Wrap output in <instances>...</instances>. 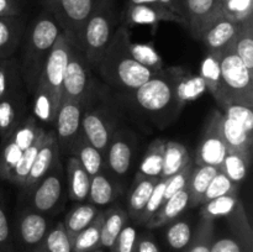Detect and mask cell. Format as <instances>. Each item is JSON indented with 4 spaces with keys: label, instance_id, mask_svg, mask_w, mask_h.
<instances>
[{
    "label": "cell",
    "instance_id": "21",
    "mask_svg": "<svg viewBox=\"0 0 253 252\" xmlns=\"http://www.w3.org/2000/svg\"><path fill=\"white\" fill-rule=\"evenodd\" d=\"M239 22L221 12L203 32L199 41L207 46L208 52L221 51L226 48L234 40L239 29Z\"/></svg>",
    "mask_w": 253,
    "mask_h": 252
},
{
    "label": "cell",
    "instance_id": "43",
    "mask_svg": "<svg viewBox=\"0 0 253 252\" xmlns=\"http://www.w3.org/2000/svg\"><path fill=\"white\" fill-rule=\"evenodd\" d=\"M128 47H130V52L133 58L146 68L151 69L156 73L165 68L162 58L158 54L157 49L155 48V44L152 42H150V43H133L131 41Z\"/></svg>",
    "mask_w": 253,
    "mask_h": 252
},
{
    "label": "cell",
    "instance_id": "19",
    "mask_svg": "<svg viewBox=\"0 0 253 252\" xmlns=\"http://www.w3.org/2000/svg\"><path fill=\"white\" fill-rule=\"evenodd\" d=\"M49 227L51 226L47 215L34 209H27L20 212L15 224L16 236L20 244L31 252L42 241Z\"/></svg>",
    "mask_w": 253,
    "mask_h": 252
},
{
    "label": "cell",
    "instance_id": "5",
    "mask_svg": "<svg viewBox=\"0 0 253 252\" xmlns=\"http://www.w3.org/2000/svg\"><path fill=\"white\" fill-rule=\"evenodd\" d=\"M212 53L219 61L221 74V86L212 96L227 95L253 104V73L235 53L232 47L229 44L226 48Z\"/></svg>",
    "mask_w": 253,
    "mask_h": 252
},
{
    "label": "cell",
    "instance_id": "30",
    "mask_svg": "<svg viewBox=\"0 0 253 252\" xmlns=\"http://www.w3.org/2000/svg\"><path fill=\"white\" fill-rule=\"evenodd\" d=\"M25 89L26 85L17 57L0 59V100Z\"/></svg>",
    "mask_w": 253,
    "mask_h": 252
},
{
    "label": "cell",
    "instance_id": "14",
    "mask_svg": "<svg viewBox=\"0 0 253 252\" xmlns=\"http://www.w3.org/2000/svg\"><path fill=\"white\" fill-rule=\"evenodd\" d=\"M82 135L93 147L105 152L109 142L118 130L116 119L105 106L88 108L82 115Z\"/></svg>",
    "mask_w": 253,
    "mask_h": 252
},
{
    "label": "cell",
    "instance_id": "56",
    "mask_svg": "<svg viewBox=\"0 0 253 252\" xmlns=\"http://www.w3.org/2000/svg\"><path fill=\"white\" fill-rule=\"evenodd\" d=\"M91 252H105V251H104V249H99V250H95V251H91Z\"/></svg>",
    "mask_w": 253,
    "mask_h": 252
},
{
    "label": "cell",
    "instance_id": "41",
    "mask_svg": "<svg viewBox=\"0 0 253 252\" xmlns=\"http://www.w3.org/2000/svg\"><path fill=\"white\" fill-rule=\"evenodd\" d=\"M208 91L207 84L199 74H190L187 71L182 76L177 84V104L180 109L188 101H193L199 98L203 93Z\"/></svg>",
    "mask_w": 253,
    "mask_h": 252
},
{
    "label": "cell",
    "instance_id": "38",
    "mask_svg": "<svg viewBox=\"0 0 253 252\" xmlns=\"http://www.w3.org/2000/svg\"><path fill=\"white\" fill-rule=\"evenodd\" d=\"M101 224H103V211L81 232L72 239V252H91L101 249Z\"/></svg>",
    "mask_w": 253,
    "mask_h": 252
},
{
    "label": "cell",
    "instance_id": "55",
    "mask_svg": "<svg viewBox=\"0 0 253 252\" xmlns=\"http://www.w3.org/2000/svg\"><path fill=\"white\" fill-rule=\"evenodd\" d=\"M127 4L131 5H156V4H160L158 0H126Z\"/></svg>",
    "mask_w": 253,
    "mask_h": 252
},
{
    "label": "cell",
    "instance_id": "1",
    "mask_svg": "<svg viewBox=\"0 0 253 252\" xmlns=\"http://www.w3.org/2000/svg\"><path fill=\"white\" fill-rule=\"evenodd\" d=\"M130 42V29L120 25L108 48L93 67L106 84L121 93L136 90L156 74L133 58L128 47Z\"/></svg>",
    "mask_w": 253,
    "mask_h": 252
},
{
    "label": "cell",
    "instance_id": "47",
    "mask_svg": "<svg viewBox=\"0 0 253 252\" xmlns=\"http://www.w3.org/2000/svg\"><path fill=\"white\" fill-rule=\"evenodd\" d=\"M237 190H239V184L232 182L224 173L219 170L216 175L212 178L211 182H210L209 187L205 190L204 195H203L202 204L209 202V200L215 199V198L224 197V195L231 194V193H237Z\"/></svg>",
    "mask_w": 253,
    "mask_h": 252
},
{
    "label": "cell",
    "instance_id": "16",
    "mask_svg": "<svg viewBox=\"0 0 253 252\" xmlns=\"http://www.w3.org/2000/svg\"><path fill=\"white\" fill-rule=\"evenodd\" d=\"M29 91H17L0 100V140H6L31 114Z\"/></svg>",
    "mask_w": 253,
    "mask_h": 252
},
{
    "label": "cell",
    "instance_id": "42",
    "mask_svg": "<svg viewBox=\"0 0 253 252\" xmlns=\"http://www.w3.org/2000/svg\"><path fill=\"white\" fill-rule=\"evenodd\" d=\"M239 203L240 199L237 193H231V194L209 200V202L200 205L202 219L214 221V220L219 219V217H226L227 215H230L234 211Z\"/></svg>",
    "mask_w": 253,
    "mask_h": 252
},
{
    "label": "cell",
    "instance_id": "36",
    "mask_svg": "<svg viewBox=\"0 0 253 252\" xmlns=\"http://www.w3.org/2000/svg\"><path fill=\"white\" fill-rule=\"evenodd\" d=\"M71 156H76L78 158L81 165L90 177L98 174L104 169V153L93 147L83 135H81L74 145Z\"/></svg>",
    "mask_w": 253,
    "mask_h": 252
},
{
    "label": "cell",
    "instance_id": "12",
    "mask_svg": "<svg viewBox=\"0 0 253 252\" xmlns=\"http://www.w3.org/2000/svg\"><path fill=\"white\" fill-rule=\"evenodd\" d=\"M229 236L212 240L210 252H253V231L246 210L240 202L226 217Z\"/></svg>",
    "mask_w": 253,
    "mask_h": 252
},
{
    "label": "cell",
    "instance_id": "40",
    "mask_svg": "<svg viewBox=\"0 0 253 252\" xmlns=\"http://www.w3.org/2000/svg\"><path fill=\"white\" fill-rule=\"evenodd\" d=\"M32 252H72V240L63 224L58 222L49 227L42 241Z\"/></svg>",
    "mask_w": 253,
    "mask_h": 252
},
{
    "label": "cell",
    "instance_id": "28",
    "mask_svg": "<svg viewBox=\"0 0 253 252\" xmlns=\"http://www.w3.org/2000/svg\"><path fill=\"white\" fill-rule=\"evenodd\" d=\"M214 99L219 106L217 110L220 113L239 123L250 132H253V104L227 95H217Z\"/></svg>",
    "mask_w": 253,
    "mask_h": 252
},
{
    "label": "cell",
    "instance_id": "25",
    "mask_svg": "<svg viewBox=\"0 0 253 252\" xmlns=\"http://www.w3.org/2000/svg\"><path fill=\"white\" fill-rule=\"evenodd\" d=\"M188 208H189V192L187 188H184L168 198L158 209V211L146 222L145 226L153 230L168 225L169 222L177 220Z\"/></svg>",
    "mask_w": 253,
    "mask_h": 252
},
{
    "label": "cell",
    "instance_id": "37",
    "mask_svg": "<svg viewBox=\"0 0 253 252\" xmlns=\"http://www.w3.org/2000/svg\"><path fill=\"white\" fill-rule=\"evenodd\" d=\"M44 135H46V130L43 127H41L39 135L36 136L34 142L26 148L22 156L20 157L19 162L16 163V166L12 169L11 174L9 177V182H11L12 184L17 185L20 188H24L25 182H26V178L29 175L30 169L32 167V163H34L35 158H36L37 152H39L40 147H41L42 142H43Z\"/></svg>",
    "mask_w": 253,
    "mask_h": 252
},
{
    "label": "cell",
    "instance_id": "53",
    "mask_svg": "<svg viewBox=\"0 0 253 252\" xmlns=\"http://www.w3.org/2000/svg\"><path fill=\"white\" fill-rule=\"evenodd\" d=\"M135 252H161L157 242L150 235H138Z\"/></svg>",
    "mask_w": 253,
    "mask_h": 252
},
{
    "label": "cell",
    "instance_id": "24",
    "mask_svg": "<svg viewBox=\"0 0 253 252\" xmlns=\"http://www.w3.org/2000/svg\"><path fill=\"white\" fill-rule=\"evenodd\" d=\"M64 172H66L67 195L69 199L78 203L88 200L90 175L86 173L76 156L67 157Z\"/></svg>",
    "mask_w": 253,
    "mask_h": 252
},
{
    "label": "cell",
    "instance_id": "32",
    "mask_svg": "<svg viewBox=\"0 0 253 252\" xmlns=\"http://www.w3.org/2000/svg\"><path fill=\"white\" fill-rule=\"evenodd\" d=\"M100 212L99 208L95 205L90 204L89 202H82L78 205L72 208L67 215L64 216V220L62 221L67 234L69 235L71 240L76 236L78 232L85 229Z\"/></svg>",
    "mask_w": 253,
    "mask_h": 252
},
{
    "label": "cell",
    "instance_id": "20",
    "mask_svg": "<svg viewBox=\"0 0 253 252\" xmlns=\"http://www.w3.org/2000/svg\"><path fill=\"white\" fill-rule=\"evenodd\" d=\"M58 153L59 150L58 145H57L56 133H54L53 130L46 131L43 142H42L41 147L37 152V156L35 158L34 163H32V167L30 169L29 175H27L24 188H22L27 194H30L34 190V188L39 184L40 180L47 174Z\"/></svg>",
    "mask_w": 253,
    "mask_h": 252
},
{
    "label": "cell",
    "instance_id": "26",
    "mask_svg": "<svg viewBox=\"0 0 253 252\" xmlns=\"http://www.w3.org/2000/svg\"><path fill=\"white\" fill-rule=\"evenodd\" d=\"M121 185L105 170H101L98 174L90 177L89 185L88 202L96 208L110 205L120 195Z\"/></svg>",
    "mask_w": 253,
    "mask_h": 252
},
{
    "label": "cell",
    "instance_id": "50",
    "mask_svg": "<svg viewBox=\"0 0 253 252\" xmlns=\"http://www.w3.org/2000/svg\"><path fill=\"white\" fill-rule=\"evenodd\" d=\"M138 232L135 226L126 224L119 236L116 237L110 252H135L136 244H137Z\"/></svg>",
    "mask_w": 253,
    "mask_h": 252
},
{
    "label": "cell",
    "instance_id": "22",
    "mask_svg": "<svg viewBox=\"0 0 253 252\" xmlns=\"http://www.w3.org/2000/svg\"><path fill=\"white\" fill-rule=\"evenodd\" d=\"M25 30L26 24L22 15L0 16V59L16 56Z\"/></svg>",
    "mask_w": 253,
    "mask_h": 252
},
{
    "label": "cell",
    "instance_id": "34",
    "mask_svg": "<svg viewBox=\"0 0 253 252\" xmlns=\"http://www.w3.org/2000/svg\"><path fill=\"white\" fill-rule=\"evenodd\" d=\"M165 146L166 140L163 138H155L150 143L140 166H138V170L135 177L158 178L160 179L163 168Z\"/></svg>",
    "mask_w": 253,
    "mask_h": 252
},
{
    "label": "cell",
    "instance_id": "7",
    "mask_svg": "<svg viewBox=\"0 0 253 252\" xmlns=\"http://www.w3.org/2000/svg\"><path fill=\"white\" fill-rule=\"evenodd\" d=\"M31 209L49 215L63 208L67 198V183L61 155H57L47 174L39 182L31 193Z\"/></svg>",
    "mask_w": 253,
    "mask_h": 252
},
{
    "label": "cell",
    "instance_id": "48",
    "mask_svg": "<svg viewBox=\"0 0 253 252\" xmlns=\"http://www.w3.org/2000/svg\"><path fill=\"white\" fill-rule=\"evenodd\" d=\"M165 188H166V178H161L155 185L152 194H151L150 199H148L147 204H146L145 210H143L142 215H141L140 220L137 224L146 225V222L158 211L162 204L165 203Z\"/></svg>",
    "mask_w": 253,
    "mask_h": 252
},
{
    "label": "cell",
    "instance_id": "54",
    "mask_svg": "<svg viewBox=\"0 0 253 252\" xmlns=\"http://www.w3.org/2000/svg\"><path fill=\"white\" fill-rule=\"evenodd\" d=\"M158 1L184 20V0H158Z\"/></svg>",
    "mask_w": 253,
    "mask_h": 252
},
{
    "label": "cell",
    "instance_id": "10",
    "mask_svg": "<svg viewBox=\"0 0 253 252\" xmlns=\"http://www.w3.org/2000/svg\"><path fill=\"white\" fill-rule=\"evenodd\" d=\"M42 126L30 114L26 120L1 142L0 147V179L7 180L22 153L35 141Z\"/></svg>",
    "mask_w": 253,
    "mask_h": 252
},
{
    "label": "cell",
    "instance_id": "49",
    "mask_svg": "<svg viewBox=\"0 0 253 252\" xmlns=\"http://www.w3.org/2000/svg\"><path fill=\"white\" fill-rule=\"evenodd\" d=\"M194 161H190L182 170L175 173L174 175L169 178H166V188H165V202L178 193L179 190L187 188L188 182H189L190 174H192L193 169H194Z\"/></svg>",
    "mask_w": 253,
    "mask_h": 252
},
{
    "label": "cell",
    "instance_id": "18",
    "mask_svg": "<svg viewBox=\"0 0 253 252\" xmlns=\"http://www.w3.org/2000/svg\"><path fill=\"white\" fill-rule=\"evenodd\" d=\"M177 22L184 26V20L175 15L162 4L156 5H131L127 4L126 9L121 12V25L126 27L137 25H150L156 27L160 22Z\"/></svg>",
    "mask_w": 253,
    "mask_h": 252
},
{
    "label": "cell",
    "instance_id": "51",
    "mask_svg": "<svg viewBox=\"0 0 253 252\" xmlns=\"http://www.w3.org/2000/svg\"><path fill=\"white\" fill-rule=\"evenodd\" d=\"M0 252H16L12 244L9 219L1 203H0Z\"/></svg>",
    "mask_w": 253,
    "mask_h": 252
},
{
    "label": "cell",
    "instance_id": "35",
    "mask_svg": "<svg viewBox=\"0 0 253 252\" xmlns=\"http://www.w3.org/2000/svg\"><path fill=\"white\" fill-rule=\"evenodd\" d=\"M192 161L187 147L177 141H166L161 178H169L182 170Z\"/></svg>",
    "mask_w": 253,
    "mask_h": 252
},
{
    "label": "cell",
    "instance_id": "33",
    "mask_svg": "<svg viewBox=\"0 0 253 252\" xmlns=\"http://www.w3.org/2000/svg\"><path fill=\"white\" fill-rule=\"evenodd\" d=\"M217 172L219 168L214 166H194L187 184V189L189 192V208L200 207L203 195Z\"/></svg>",
    "mask_w": 253,
    "mask_h": 252
},
{
    "label": "cell",
    "instance_id": "39",
    "mask_svg": "<svg viewBox=\"0 0 253 252\" xmlns=\"http://www.w3.org/2000/svg\"><path fill=\"white\" fill-rule=\"evenodd\" d=\"M251 156L252 155H247V153L227 150L226 156H225L219 170L224 173L232 182L239 184L240 182L246 179L250 163H251Z\"/></svg>",
    "mask_w": 253,
    "mask_h": 252
},
{
    "label": "cell",
    "instance_id": "6",
    "mask_svg": "<svg viewBox=\"0 0 253 252\" xmlns=\"http://www.w3.org/2000/svg\"><path fill=\"white\" fill-rule=\"evenodd\" d=\"M94 90L93 67L84 56L83 51L72 40L68 61L64 72L62 99L77 101L85 109L89 108Z\"/></svg>",
    "mask_w": 253,
    "mask_h": 252
},
{
    "label": "cell",
    "instance_id": "13",
    "mask_svg": "<svg viewBox=\"0 0 253 252\" xmlns=\"http://www.w3.org/2000/svg\"><path fill=\"white\" fill-rule=\"evenodd\" d=\"M84 108L77 101L62 99L54 120V133H56L57 145L59 155L71 156L74 145L81 137V123Z\"/></svg>",
    "mask_w": 253,
    "mask_h": 252
},
{
    "label": "cell",
    "instance_id": "8",
    "mask_svg": "<svg viewBox=\"0 0 253 252\" xmlns=\"http://www.w3.org/2000/svg\"><path fill=\"white\" fill-rule=\"evenodd\" d=\"M44 11L57 21L62 31L68 34L76 46L81 44L82 34L99 0H41Z\"/></svg>",
    "mask_w": 253,
    "mask_h": 252
},
{
    "label": "cell",
    "instance_id": "11",
    "mask_svg": "<svg viewBox=\"0 0 253 252\" xmlns=\"http://www.w3.org/2000/svg\"><path fill=\"white\" fill-rule=\"evenodd\" d=\"M135 137L124 128H118L104 152V170L120 183L130 174L135 157Z\"/></svg>",
    "mask_w": 253,
    "mask_h": 252
},
{
    "label": "cell",
    "instance_id": "15",
    "mask_svg": "<svg viewBox=\"0 0 253 252\" xmlns=\"http://www.w3.org/2000/svg\"><path fill=\"white\" fill-rule=\"evenodd\" d=\"M226 153L227 146L219 131L215 110L205 125V131L198 146L194 163L198 166H214L220 168Z\"/></svg>",
    "mask_w": 253,
    "mask_h": 252
},
{
    "label": "cell",
    "instance_id": "31",
    "mask_svg": "<svg viewBox=\"0 0 253 252\" xmlns=\"http://www.w3.org/2000/svg\"><path fill=\"white\" fill-rule=\"evenodd\" d=\"M230 46L253 73V15L239 22V29Z\"/></svg>",
    "mask_w": 253,
    "mask_h": 252
},
{
    "label": "cell",
    "instance_id": "2",
    "mask_svg": "<svg viewBox=\"0 0 253 252\" xmlns=\"http://www.w3.org/2000/svg\"><path fill=\"white\" fill-rule=\"evenodd\" d=\"M62 29L47 11H42L26 26L19 48V63L29 93H34L44 63ZM17 52V53H19Z\"/></svg>",
    "mask_w": 253,
    "mask_h": 252
},
{
    "label": "cell",
    "instance_id": "3",
    "mask_svg": "<svg viewBox=\"0 0 253 252\" xmlns=\"http://www.w3.org/2000/svg\"><path fill=\"white\" fill-rule=\"evenodd\" d=\"M184 72L182 67H165L140 88L131 91L133 105L141 113L152 118L175 115L180 110L175 94L177 84Z\"/></svg>",
    "mask_w": 253,
    "mask_h": 252
},
{
    "label": "cell",
    "instance_id": "44",
    "mask_svg": "<svg viewBox=\"0 0 253 252\" xmlns=\"http://www.w3.org/2000/svg\"><path fill=\"white\" fill-rule=\"evenodd\" d=\"M214 237V221L202 219L197 230L193 232L192 241L183 252H210Z\"/></svg>",
    "mask_w": 253,
    "mask_h": 252
},
{
    "label": "cell",
    "instance_id": "9",
    "mask_svg": "<svg viewBox=\"0 0 253 252\" xmlns=\"http://www.w3.org/2000/svg\"><path fill=\"white\" fill-rule=\"evenodd\" d=\"M71 42L72 37L62 31L49 52L48 58L44 63L36 84V86L44 89L47 93L51 94L52 98L58 104H61L62 101V86H63L64 72L68 61Z\"/></svg>",
    "mask_w": 253,
    "mask_h": 252
},
{
    "label": "cell",
    "instance_id": "27",
    "mask_svg": "<svg viewBox=\"0 0 253 252\" xmlns=\"http://www.w3.org/2000/svg\"><path fill=\"white\" fill-rule=\"evenodd\" d=\"M160 179L158 178L135 177L132 188L127 195V203H126V212H127L128 217L138 222L143 210H145L146 204L155 189V185Z\"/></svg>",
    "mask_w": 253,
    "mask_h": 252
},
{
    "label": "cell",
    "instance_id": "4",
    "mask_svg": "<svg viewBox=\"0 0 253 252\" xmlns=\"http://www.w3.org/2000/svg\"><path fill=\"white\" fill-rule=\"evenodd\" d=\"M120 25L121 12L118 10L115 0H99L84 26L79 44L91 67L95 66L108 48Z\"/></svg>",
    "mask_w": 253,
    "mask_h": 252
},
{
    "label": "cell",
    "instance_id": "23",
    "mask_svg": "<svg viewBox=\"0 0 253 252\" xmlns=\"http://www.w3.org/2000/svg\"><path fill=\"white\" fill-rule=\"evenodd\" d=\"M216 120L219 131L224 138L225 143H226L227 150L252 155V132L246 130L239 123L225 116L219 110H216Z\"/></svg>",
    "mask_w": 253,
    "mask_h": 252
},
{
    "label": "cell",
    "instance_id": "17",
    "mask_svg": "<svg viewBox=\"0 0 253 252\" xmlns=\"http://www.w3.org/2000/svg\"><path fill=\"white\" fill-rule=\"evenodd\" d=\"M221 12V0H184V27L195 40H199Z\"/></svg>",
    "mask_w": 253,
    "mask_h": 252
},
{
    "label": "cell",
    "instance_id": "52",
    "mask_svg": "<svg viewBox=\"0 0 253 252\" xmlns=\"http://www.w3.org/2000/svg\"><path fill=\"white\" fill-rule=\"evenodd\" d=\"M21 12V0H0V16H15Z\"/></svg>",
    "mask_w": 253,
    "mask_h": 252
},
{
    "label": "cell",
    "instance_id": "46",
    "mask_svg": "<svg viewBox=\"0 0 253 252\" xmlns=\"http://www.w3.org/2000/svg\"><path fill=\"white\" fill-rule=\"evenodd\" d=\"M199 76L207 84L208 91L211 95L216 94L221 86V74H220L219 61L212 52H208L207 57L203 59Z\"/></svg>",
    "mask_w": 253,
    "mask_h": 252
},
{
    "label": "cell",
    "instance_id": "29",
    "mask_svg": "<svg viewBox=\"0 0 253 252\" xmlns=\"http://www.w3.org/2000/svg\"><path fill=\"white\" fill-rule=\"evenodd\" d=\"M128 221L126 210L119 205H113L103 211V224H101V249L110 250L116 237Z\"/></svg>",
    "mask_w": 253,
    "mask_h": 252
},
{
    "label": "cell",
    "instance_id": "45",
    "mask_svg": "<svg viewBox=\"0 0 253 252\" xmlns=\"http://www.w3.org/2000/svg\"><path fill=\"white\" fill-rule=\"evenodd\" d=\"M168 225L169 226L166 231V240L170 249L177 250V251H183L187 249L193 237V230L189 222L177 219Z\"/></svg>",
    "mask_w": 253,
    "mask_h": 252
}]
</instances>
